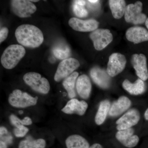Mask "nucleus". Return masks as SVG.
<instances>
[{
  "mask_svg": "<svg viewBox=\"0 0 148 148\" xmlns=\"http://www.w3.org/2000/svg\"><path fill=\"white\" fill-rule=\"evenodd\" d=\"M67 148H90L88 142L84 137L78 135H73L66 139Z\"/></svg>",
  "mask_w": 148,
  "mask_h": 148,
  "instance_id": "nucleus-20",
  "label": "nucleus"
},
{
  "mask_svg": "<svg viewBox=\"0 0 148 148\" xmlns=\"http://www.w3.org/2000/svg\"><path fill=\"white\" fill-rule=\"evenodd\" d=\"M123 87L131 95H140L145 90V82L140 79L137 80L134 83H132L128 80H125L123 83Z\"/></svg>",
  "mask_w": 148,
  "mask_h": 148,
  "instance_id": "nucleus-19",
  "label": "nucleus"
},
{
  "mask_svg": "<svg viewBox=\"0 0 148 148\" xmlns=\"http://www.w3.org/2000/svg\"><path fill=\"white\" fill-rule=\"evenodd\" d=\"M126 63L125 56L121 53H112L109 57L107 73L110 76H116L123 71Z\"/></svg>",
  "mask_w": 148,
  "mask_h": 148,
  "instance_id": "nucleus-9",
  "label": "nucleus"
},
{
  "mask_svg": "<svg viewBox=\"0 0 148 148\" xmlns=\"http://www.w3.org/2000/svg\"><path fill=\"white\" fill-rule=\"evenodd\" d=\"M80 64L75 58H69L63 60L59 64L54 76V79L59 82L73 73L79 68Z\"/></svg>",
  "mask_w": 148,
  "mask_h": 148,
  "instance_id": "nucleus-6",
  "label": "nucleus"
},
{
  "mask_svg": "<svg viewBox=\"0 0 148 148\" xmlns=\"http://www.w3.org/2000/svg\"><path fill=\"white\" fill-rule=\"evenodd\" d=\"M78 75L79 73L77 72H73L69 77L66 78L63 82V86L68 92V95L70 98H73L76 96L75 89V84Z\"/></svg>",
  "mask_w": 148,
  "mask_h": 148,
  "instance_id": "nucleus-23",
  "label": "nucleus"
},
{
  "mask_svg": "<svg viewBox=\"0 0 148 148\" xmlns=\"http://www.w3.org/2000/svg\"><path fill=\"white\" fill-rule=\"evenodd\" d=\"M8 130L5 127H0V135H1V137L2 136L5 134H7Z\"/></svg>",
  "mask_w": 148,
  "mask_h": 148,
  "instance_id": "nucleus-30",
  "label": "nucleus"
},
{
  "mask_svg": "<svg viewBox=\"0 0 148 148\" xmlns=\"http://www.w3.org/2000/svg\"><path fill=\"white\" fill-rule=\"evenodd\" d=\"M53 53L56 58L64 60L70 57L71 54V49L69 47L66 48L65 49L60 48H55L53 50Z\"/></svg>",
  "mask_w": 148,
  "mask_h": 148,
  "instance_id": "nucleus-26",
  "label": "nucleus"
},
{
  "mask_svg": "<svg viewBox=\"0 0 148 148\" xmlns=\"http://www.w3.org/2000/svg\"><path fill=\"white\" fill-rule=\"evenodd\" d=\"M38 97H34L26 92L15 89L11 93L8 97V102L14 107L16 108H26L34 106L36 104Z\"/></svg>",
  "mask_w": 148,
  "mask_h": 148,
  "instance_id": "nucleus-4",
  "label": "nucleus"
},
{
  "mask_svg": "<svg viewBox=\"0 0 148 148\" xmlns=\"http://www.w3.org/2000/svg\"><path fill=\"white\" fill-rule=\"evenodd\" d=\"M10 119L12 124L16 127H19L22 125H30L32 123V119L28 116L25 117L23 119L21 120L14 114H11L10 116Z\"/></svg>",
  "mask_w": 148,
  "mask_h": 148,
  "instance_id": "nucleus-25",
  "label": "nucleus"
},
{
  "mask_svg": "<svg viewBox=\"0 0 148 148\" xmlns=\"http://www.w3.org/2000/svg\"><path fill=\"white\" fill-rule=\"evenodd\" d=\"M25 54L26 50L22 45H12L7 47L3 52L1 57V64L6 69H13Z\"/></svg>",
  "mask_w": 148,
  "mask_h": 148,
  "instance_id": "nucleus-2",
  "label": "nucleus"
},
{
  "mask_svg": "<svg viewBox=\"0 0 148 148\" xmlns=\"http://www.w3.org/2000/svg\"><path fill=\"white\" fill-rule=\"evenodd\" d=\"M132 63L137 76L140 79L144 81L148 79V71L145 56L143 54H134L132 56Z\"/></svg>",
  "mask_w": 148,
  "mask_h": 148,
  "instance_id": "nucleus-12",
  "label": "nucleus"
},
{
  "mask_svg": "<svg viewBox=\"0 0 148 148\" xmlns=\"http://www.w3.org/2000/svg\"><path fill=\"white\" fill-rule=\"evenodd\" d=\"M125 36L128 40L135 44L148 41V32L143 27H131L127 29Z\"/></svg>",
  "mask_w": 148,
  "mask_h": 148,
  "instance_id": "nucleus-16",
  "label": "nucleus"
},
{
  "mask_svg": "<svg viewBox=\"0 0 148 148\" xmlns=\"http://www.w3.org/2000/svg\"><path fill=\"white\" fill-rule=\"evenodd\" d=\"M90 76L93 81L101 88H108L110 84V78L105 70L99 67H94L90 71Z\"/></svg>",
  "mask_w": 148,
  "mask_h": 148,
  "instance_id": "nucleus-14",
  "label": "nucleus"
},
{
  "mask_svg": "<svg viewBox=\"0 0 148 148\" xmlns=\"http://www.w3.org/2000/svg\"><path fill=\"white\" fill-rule=\"evenodd\" d=\"M31 1V2H38V1H38V0H34V1Z\"/></svg>",
  "mask_w": 148,
  "mask_h": 148,
  "instance_id": "nucleus-37",
  "label": "nucleus"
},
{
  "mask_svg": "<svg viewBox=\"0 0 148 148\" xmlns=\"http://www.w3.org/2000/svg\"><path fill=\"white\" fill-rule=\"evenodd\" d=\"M90 38L96 50L100 51L106 48L112 41L113 36L108 29H97L91 32Z\"/></svg>",
  "mask_w": 148,
  "mask_h": 148,
  "instance_id": "nucleus-8",
  "label": "nucleus"
},
{
  "mask_svg": "<svg viewBox=\"0 0 148 148\" xmlns=\"http://www.w3.org/2000/svg\"><path fill=\"white\" fill-rule=\"evenodd\" d=\"M29 129L24 125H22L19 127H16L14 130V135L17 138L24 137L29 132Z\"/></svg>",
  "mask_w": 148,
  "mask_h": 148,
  "instance_id": "nucleus-28",
  "label": "nucleus"
},
{
  "mask_svg": "<svg viewBox=\"0 0 148 148\" xmlns=\"http://www.w3.org/2000/svg\"><path fill=\"white\" fill-rule=\"evenodd\" d=\"M73 10L75 14L79 17H86L88 14L87 10L84 8V6L77 4H74Z\"/></svg>",
  "mask_w": 148,
  "mask_h": 148,
  "instance_id": "nucleus-27",
  "label": "nucleus"
},
{
  "mask_svg": "<svg viewBox=\"0 0 148 148\" xmlns=\"http://www.w3.org/2000/svg\"><path fill=\"white\" fill-rule=\"evenodd\" d=\"M74 3L78 5L84 6L85 5L86 1H82V0H77V1H74Z\"/></svg>",
  "mask_w": 148,
  "mask_h": 148,
  "instance_id": "nucleus-31",
  "label": "nucleus"
},
{
  "mask_svg": "<svg viewBox=\"0 0 148 148\" xmlns=\"http://www.w3.org/2000/svg\"><path fill=\"white\" fill-rule=\"evenodd\" d=\"M76 88L80 97L84 99L89 98L91 92V84L90 79L86 75H81L78 78Z\"/></svg>",
  "mask_w": 148,
  "mask_h": 148,
  "instance_id": "nucleus-18",
  "label": "nucleus"
},
{
  "mask_svg": "<svg viewBox=\"0 0 148 148\" xmlns=\"http://www.w3.org/2000/svg\"><path fill=\"white\" fill-rule=\"evenodd\" d=\"M88 105L84 101H79L77 99L73 98L67 103L66 106L61 110L64 113L76 114L80 116L83 115L88 108Z\"/></svg>",
  "mask_w": 148,
  "mask_h": 148,
  "instance_id": "nucleus-15",
  "label": "nucleus"
},
{
  "mask_svg": "<svg viewBox=\"0 0 148 148\" xmlns=\"http://www.w3.org/2000/svg\"><path fill=\"white\" fill-rule=\"evenodd\" d=\"M143 5L140 1L127 5L125 13V21L135 24H142L146 22L147 18L145 14L142 12Z\"/></svg>",
  "mask_w": 148,
  "mask_h": 148,
  "instance_id": "nucleus-5",
  "label": "nucleus"
},
{
  "mask_svg": "<svg viewBox=\"0 0 148 148\" xmlns=\"http://www.w3.org/2000/svg\"><path fill=\"white\" fill-rule=\"evenodd\" d=\"M0 148H7V145L3 141H0Z\"/></svg>",
  "mask_w": 148,
  "mask_h": 148,
  "instance_id": "nucleus-33",
  "label": "nucleus"
},
{
  "mask_svg": "<svg viewBox=\"0 0 148 148\" xmlns=\"http://www.w3.org/2000/svg\"><path fill=\"white\" fill-rule=\"evenodd\" d=\"M134 133V129L131 127L119 131L116 135V138L125 147L133 148L137 145L140 140L137 135H133Z\"/></svg>",
  "mask_w": 148,
  "mask_h": 148,
  "instance_id": "nucleus-13",
  "label": "nucleus"
},
{
  "mask_svg": "<svg viewBox=\"0 0 148 148\" xmlns=\"http://www.w3.org/2000/svg\"><path fill=\"white\" fill-rule=\"evenodd\" d=\"M145 118L146 120H148V109L146 110L145 112Z\"/></svg>",
  "mask_w": 148,
  "mask_h": 148,
  "instance_id": "nucleus-34",
  "label": "nucleus"
},
{
  "mask_svg": "<svg viewBox=\"0 0 148 148\" xmlns=\"http://www.w3.org/2000/svg\"><path fill=\"white\" fill-rule=\"evenodd\" d=\"M131 105V102L129 98L125 96H121L112 104L109 115L111 116H119L128 110Z\"/></svg>",
  "mask_w": 148,
  "mask_h": 148,
  "instance_id": "nucleus-17",
  "label": "nucleus"
},
{
  "mask_svg": "<svg viewBox=\"0 0 148 148\" xmlns=\"http://www.w3.org/2000/svg\"><path fill=\"white\" fill-rule=\"evenodd\" d=\"M9 33L8 29L7 27H3L0 30V43H1L7 38Z\"/></svg>",
  "mask_w": 148,
  "mask_h": 148,
  "instance_id": "nucleus-29",
  "label": "nucleus"
},
{
  "mask_svg": "<svg viewBox=\"0 0 148 148\" xmlns=\"http://www.w3.org/2000/svg\"><path fill=\"white\" fill-rule=\"evenodd\" d=\"M23 79L27 85L36 92L46 94L50 90V86L48 80L38 73H27L24 75Z\"/></svg>",
  "mask_w": 148,
  "mask_h": 148,
  "instance_id": "nucleus-3",
  "label": "nucleus"
},
{
  "mask_svg": "<svg viewBox=\"0 0 148 148\" xmlns=\"http://www.w3.org/2000/svg\"><path fill=\"white\" fill-rule=\"evenodd\" d=\"M17 42L21 45L35 48L39 47L44 41L43 35L38 28L31 24H22L15 32Z\"/></svg>",
  "mask_w": 148,
  "mask_h": 148,
  "instance_id": "nucleus-1",
  "label": "nucleus"
},
{
  "mask_svg": "<svg viewBox=\"0 0 148 148\" xmlns=\"http://www.w3.org/2000/svg\"><path fill=\"white\" fill-rule=\"evenodd\" d=\"M46 143L45 140L38 139L35 140H24L21 141L18 145V148H45Z\"/></svg>",
  "mask_w": 148,
  "mask_h": 148,
  "instance_id": "nucleus-24",
  "label": "nucleus"
},
{
  "mask_svg": "<svg viewBox=\"0 0 148 148\" xmlns=\"http://www.w3.org/2000/svg\"><path fill=\"white\" fill-rule=\"evenodd\" d=\"M19 113L20 114H22L23 113V112L22 111H19Z\"/></svg>",
  "mask_w": 148,
  "mask_h": 148,
  "instance_id": "nucleus-38",
  "label": "nucleus"
},
{
  "mask_svg": "<svg viewBox=\"0 0 148 148\" xmlns=\"http://www.w3.org/2000/svg\"><path fill=\"white\" fill-rule=\"evenodd\" d=\"M145 25L146 27H147V28L148 29V18H147V20H146L145 22Z\"/></svg>",
  "mask_w": 148,
  "mask_h": 148,
  "instance_id": "nucleus-36",
  "label": "nucleus"
},
{
  "mask_svg": "<svg viewBox=\"0 0 148 148\" xmlns=\"http://www.w3.org/2000/svg\"><path fill=\"white\" fill-rule=\"evenodd\" d=\"M69 24L74 30L80 32H93L99 26V22L95 19L83 20L75 17L70 18Z\"/></svg>",
  "mask_w": 148,
  "mask_h": 148,
  "instance_id": "nucleus-11",
  "label": "nucleus"
},
{
  "mask_svg": "<svg viewBox=\"0 0 148 148\" xmlns=\"http://www.w3.org/2000/svg\"><path fill=\"white\" fill-rule=\"evenodd\" d=\"M140 118V112L138 110L131 109L117 121V129L120 131L131 128L138 124Z\"/></svg>",
  "mask_w": 148,
  "mask_h": 148,
  "instance_id": "nucleus-10",
  "label": "nucleus"
},
{
  "mask_svg": "<svg viewBox=\"0 0 148 148\" xmlns=\"http://www.w3.org/2000/svg\"><path fill=\"white\" fill-rule=\"evenodd\" d=\"M88 2L91 3L92 4H95L96 3H98L99 2V1H97V0H90V1H88Z\"/></svg>",
  "mask_w": 148,
  "mask_h": 148,
  "instance_id": "nucleus-35",
  "label": "nucleus"
},
{
  "mask_svg": "<svg viewBox=\"0 0 148 148\" xmlns=\"http://www.w3.org/2000/svg\"><path fill=\"white\" fill-rule=\"evenodd\" d=\"M110 101L108 100H105L100 103L95 119V123L98 125L103 124L106 120L108 113L109 112L110 109Z\"/></svg>",
  "mask_w": 148,
  "mask_h": 148,
  "instance_id": "nucleus-22",
  "label": "nucleus"
},
{
  "mask_svg": "<svg viewBox=\"0 0 148 148\" xmlns=\"http://www.w3.org/2000/svg\"><path fill=\"white\" fill-rule=\"evenodd\" d=\"M90 148H103L102 146L100 144H98V143H95V144L92 145L91 147H90Z\"/></svg>",
  "mask_w": 148,
  "mask_h": 148,
  "instance_id": "nucleus-32",
  "label": "nucleus"
},
{
  "mask_svg": "<svg viewBox=\"0 0 148 148\" xmlns=\"http://www.w3.org/2000/svg\"><path fill=\"white\" fill-rule=\"evenodd\" d=\"M12 10L20 18L29 17L37 10L36 6L30 1L13 0L11 1Z\"/></svg>",
  "mask_w": 148,
  "mask_h": 148,
  "instance_id": "nucleus-7",
  "label": "nucleus"
},
{
  "mask_svg": "<svg viewBox=\"0 0 148 148\" xmlns=\"http://www.w3.org/2000/svg\"><path fill=\"white\" fill-rule=\"evenodd\" d=\"M109 5L112 14L116 19L121 18L125 13L126 3L123 0H110Z\"/></svg>",
  "mask_w": 148,
  "mask_h": 148,
  "instance_id": "nucleus-21",
  "label": "nucleus"
}]
</instances>
